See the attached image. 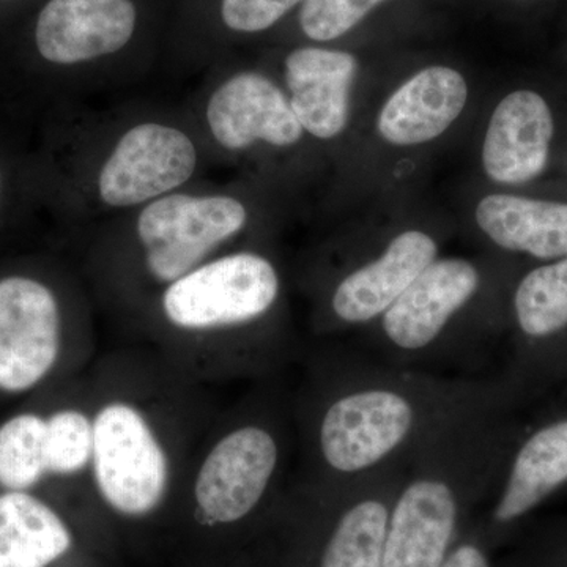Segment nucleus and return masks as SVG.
Segmentation results:
<instances>
[{"mask_svg":"<svg viewBox=\"0 0 567 567\" xmlns=\"http://www.w3.org/2000/svg\"><path fill=\"white\" fill-rule=\"evenodd\" d=\"M197 151L188 134L162 123H142L123 134L99 178L111 207H133L167 196L192 178Z\"/></svg>","mask_w":567,"mask_h":567,"instance_id":"9b49d317","label":"nucleus"},{"mask_svg":"<svg viewBox=\"0 0 567 567\" xmlns=\"http://www.w3.org/2000/svg\"><path fill=\"white\" fill-rule=\"evenodd\" d=\"M439 244L423 230L395 235L382 252L358 265L336 282L327 300L331 327H368L375 323L434 260Z\"/></svg>","mask_w":567,"mask_h":567,"instance_id":"f8f14e48","label":"nucleus"},{"mask_svg":"<svg viewBox=\"0 0 567 567\" xmlns=\"http://www.w3.org/2000/svg\"><path fill=\"white\" fill-rule=\"evenodd\" d=\"M476 223L507 252L551 262L567 257V203L517 194H491L476 207Z\"/></svg>","mask_w":567,"mask_h":567,"instance_id":"6ab92c4d","label":"nucleus"},{"mask_svg":"<svg viewBox=\"0 0 567 567\" xmlns=\"http://www.w3.org/2000/svg\"><path fill=\"white\" fill-rule=\"evenodd\" d=\"M440 567H491L483 548L475 544H462L447 554Z\"/></svg>","mask_w":567,"mask_h":567,"instance_id":"393cba45","label":"nucleus"},{"mask_svg":"<svg viewBox=\"0 0 567 567\" xmlns=\"http://www.w3.org/2000/svg\"><path fill=\"white\" fill-rule=\"evenodd\" d=\"M567 484V416L518 440L496 486L492 520L513 524Z\"/></svg>","mask_w":567,"mask_h":567,"instance_id":"f3484780","label":"nucleus"},{"mask_svg":"<svg viewBox=\"0 0 567 567\" xmlns=\"http://www.w3.org/2000/svg\"><path fill=\"white\" fill-rule=\"evenodd\" d=\"M246 221L245 205L229 196L167 194L148 204L136 223V270L153 300L169 284L218 257L216 251L240 234Z\"/></svg>","mask_w":567,"mask_h":567,"instance_id":"1a4fd4ad","label":"nucleus"},{"mask_svg":"<svg viewBox=\"0 0 567 567\" xmlns=\"http://www.w3.org/2000/svg\"><path fill=\"white\" fill-rule=\"evenodd\" d=\"M406 464L338 484L293 480L309 492L324 517L315 567H383L388 522Z\"/></svg>","mask_w":567,"mask_h":567,"instance_id":"9d476101","label":"nucleus"},{"mask_svg":"<svg viewBox=\"0 0 567 567\" xmlns=\"http://www.w3.org/2000/svg\"><path fill=\"white\" fill-rule=\"evenodd\" d=\"M509 394L466 406L425 439L406 462L388 522L383 567H440L466 506L492 496L518 439Z\"/></svg>","mask_w":567,"mask_h":567,"instance_id":"39448f33","label":"nucleus"},{"mask_svg":"<svg viewBox=\"0 0 567 567\" xmlns=\"http://www.w3.org/2000/svg\"><path fill=\"white\" fill-rule=\"evenodd\" d=\"M281 298L264 254H221L156 295L144 328L152 349L203 385L260 382L303 353L278 324Z\"/></svg>","mask_w":567,"mask_h":567,"instance_id":"20e7f679","label":"nucleus"},{"mask_svg":"<svg viewBox=\"0 0 567 567\" xmlns=\"http://www.w3.org/2000/svg\"><path fill=\"white\" fill-rule=\"evenodd\" d=\"M557 123L546 96L532 89L506 95L492 114L483 145L487 177L502 185H527L546 174Z\"/></svg>","mask_w":567,"mask_h":567,"instance_id":"ddd939ff","label":"nucleus"},{"mask_svg":"<svg viewBox=\"0 0 567 567\" xmlns=\"http://www.w3.org/2000/svg\"><path fill=\"white\" fill-rule=\"evenodd\" d=\"M292 386L295 480L349 483L406 464L436 429L502 383L432 374L368 353L312 350Z\"/></svg>","mask_w":567,"mask_h":567,"instance_id":"f03ea898","label":"nucleus"},{"mask_svg":"<svg viewBox=\"0 0 567 567\" xmlns=\"http://www.w3.org/2000/svg\"><path fill=\"white\" fill-rule=\"evenodd\" d=\"M50 484L47 412H21L0 424V492Z\"/></svg>","mask_w":567,"mask_h":567,"instance_id":"412c9836","label":"nucleus"},{"mask_svg":"<svg viewBox=\"0 0 567 567\" xmlns=\"http://www.w3.org/2000/svg\"><path fill=\"white\" fill-rule=\"evenodd\" d=\"M252 543L230 550L175 551L167 558L169 567H254Z\"/></svg>","mask_w":567,"mask_h":567,"instance_id":"b1692460","label":"nucleus"},{"mask_svg":"<svg viewBox=\"0 0 567 567\" xmlns=\"http://www.w3.org/2000/svg\"><path fill=\"white\" fill-rule=\"evenodd\" d=\"M468 87L458 71L429 66L390 96L377 122L383 140L417 145L446 132L464 111Z\"/></svg>","mask_w":567,"mask_h":567,"instance_id":"a211bd4d","label":"nucleus"},{"mask_svg":"<svg viewBox=\"0 0 567 567\" xmlns=\"http://www.w3.org/2000/svg\"><path fill=\"white\" fill-rule=\"evenodd\" d=\"M358 61L344 51L300 48L286 59L290 106L301 128L319 140L344 132Z\"/></svg>","mask_w":567,"mask_h":567,"instance_id":"dca6fc26","label":"nucleus"},{"mask_svg":"<svg viewBox=\"0 0 567 567\" xmlns=\"http://www.w3.org/2000/svg\"><path fill=\"white\" fill-rule=\"evenodd\" d=\"M136 25L133 0H50L37 21L35 43L48 62L74 65L123 50Z\"/></svg>","mask_w":567,"mask_h":567,"instance_id":"4468645a","label":"nucleus"},{"mask_svg":"<svg viewBox=\"0 0 567 567\" xmlns=\"http://www.w3.org/2000/svg\"><path fill=\"white\" fill-rule=\"evenodd\" d=\"M99 354L91 330L69 323L52 287L31 276L0 279V393L69 382Z\"/></svg>","mask_w":567,"mask_h":567,"instance_id":"0eeeda50","label":"nucleus"},{"mask_svg":"<svg viewBox=\"0 0 567 567\" xmlns=\"http://www.w3.org/2000/svg\"><path fill=\"white\" fill-rule=\"evenodd\" d=\"M483 289L476 264L436 259L377 320L374 352L388 364L442 375L476 377L456 333L458 316Z\"/></svg>","mask_w":567,"mask_h":567,"instance_id":"423d86ee","label":"nucleus"},{"mask_svg":"<svg viewBox=\"0 0 567 567\" xmlns=\"http://www.w3.org/2000/svg\"><path fill=\"white\" fill-rule=\"evenodd\" d=\"M207 121L213 137L227 151H244L259 141L290 147L303 134L286 95L257 73L224 82L208 102Z\"/></svg>","mask_w":567,"mask_h":567,"instance_id":"2eb2a0df","label":"nucleus"},{"mask_svg":"<svg viewBox=\"0 0 567 567\" xmlns=\"http://www.w3.org/2000/svg\"><path fill=\"white\" fill-rule=\"evenodd\" d=\"M85 377L93 505L123 555L166 557L186 470L223 404L152 347L99 354Z\"/></svg>","mask_w":567,"mask_h":567,"instance_id":"f257e3e1","label":"nucleus"},{"mask_svg":"<svg viewBox=\"0 0 567 567\" xmlns=\"http://www.w3.org/2000/svg\"><path fill=\"white\" fill-rule=\"evenodd\" d=\"M123 557L91 499L0 492V567H118Z\"/></svg>","mask_w":567,"mask_h":567,"instance_id":"6e6552de","label":"nucleus"},{"mask_svg":"<svg viewBox=\"0 0 567 567\" xmlns=\"http://www.w3.org/2000/svg\"><path fill=\"white\" fill-rule=\"evenodd\" d=\"M295 464L292 386L284 374L254 382L241 398L221 406L197 446L183 480L167 555L252 543L256 528L278 516Z\"/></svg>","mask_w":567,"mask_h":567,"instance_id":"7ed1b4c3","label":"nucleus"},{"mask_svg":"<svg viewBox=\"0 0 567 567\" xmlns=\"http://www.w3.org/2000/svg\"><path fill=\"white\" fill-rule=\"evenodd\" d=\"M385 0H305L300 11L301 31L316 41H331L354 25Z\"/></svg>","mask_w":567,"mask_h":567,"instance_id":"4be33fe9","label":"nucleus"},{"mask_svg":"<svg viewBox=\"0 0 567 567\" xmlns=\"http://www.w3.org/2000/svg\"><path fill=\"white\" fill-rule=\"evenodd\" d=\"M513 316L525 347L555 344L567 334V257L522 276L513 293Z\"/></svg>","mask_w":567,"mask_h":567,"instance_id":"aec40b11","label":"nucleus"},{"mask_svg":"<svg viewBox=\"0 0 567 567\" xmlns=\"http://www.w3.org/2000/svg\"><path fill=\"white\" fill-rule=\"evenodd\" d=\"M305 0H221V20L230 31L257 33L274 28Z\"/></svg>","mask_w":567,"mask_h":567,"instance_id":"5701e85b","label":"nucleus"}]
</instances>
